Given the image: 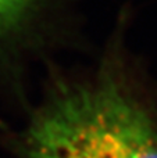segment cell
Listing matches in <instances>:
<instances>
[{"instance_id": "obj_1", "label": "cell", "mask_w": 157, "mask_h": 158, "mask_svg": "<svg viewBox=\"0 0 157 158\" xmlns=\"http://www.w3.org/2000/svg\"><path fill=\"white\" fill-rule=\"evenodd\" d=\"M8 144L18 158H157V100L110 47L81 77L53 78Z\"/></svg>"}, {"instance_id": "obj_2", "label": "cell", "mask_w": 157, "mask_h": 158, "mask_svg": "<svg viewBox=\"0 0 157 158\" xmlns=\"http://www.w3.org/2000/svg\"><path fill=\"white\" fill-rule=\"evenodd\" d=\"M42 6L43 0H0V56L25 38Z\"/></svg>"}]
</instances>
